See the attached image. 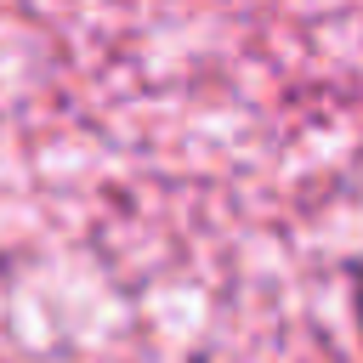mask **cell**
Masks as SVG:
<instances>
[{"label": "cell", "mask_w": 363, "mask_h": 363, "mask_svg": "<svg viewBox=\"0 0 363 363\" xmlns=\"http://www.w3.org/2000/svg\"><path fill=\"white\" fill-rule=\"evenodd\" d=\"M357 323H363V284H357Z\"/></svg>", "instance_id": "cell-1"}]
</instances>
